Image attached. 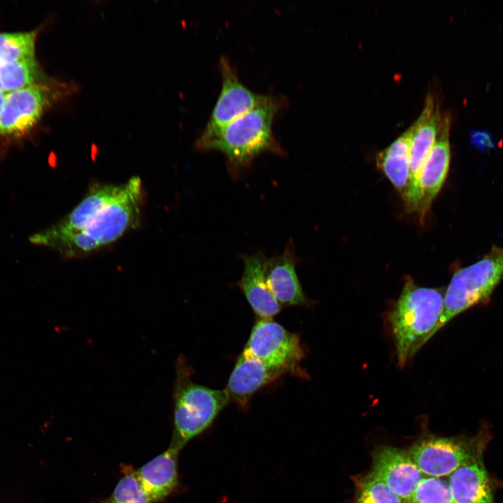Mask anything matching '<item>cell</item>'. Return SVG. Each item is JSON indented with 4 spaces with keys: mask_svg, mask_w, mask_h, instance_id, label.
I'll list each match as a JSON object with an SVG mask.
<instances>
[{
    "mask_svg": "<svg viewBox=\"0 0 503 503\" xmlns=\"http://www.w3.org/2000/svg\"><path fill=\"white\" fill-rule=\"evenodd\" d=\"M0 91H3V87L0 81Z\"/></svg>",
    "mask_w": 503,
    "mask_h": 503,
    "instance_id": "cell-26",
    "label": "cell"
},
{
    "mask_svg": "<svg viewBox=\"0 0 503 503\" xmlns=\"http://www.w3.org/2000/svg\"><path fill=\"white\" fill-rule=\"evenodd\" d=\"M123 475L116 485L108 503H151L144 491L136 472L124 465Z\"/></svg>",
    "mask_w": 503,
    "mask_h": 503,
    "instance_id": "cell-21",
    "label": "cell"
},
{
    "mask_svg": "<svg viewBox=\"0 0 503 503\" xmlns=\"http://www.w3.org/2000/svg\"><path fill=\"white\" fill-rule=\"evenodd\" d=\"M178 453L179 451L169 447L136 471L151 503L163 500L177 488Z\"/></svg>",
    "mask_w": 503,
    "mask_h": 503,
    "instance_id": "cell-16",
    "label": "cell"
},
{
    "mask_svg": "<svg viewBox=\"0 0 503 503\" xmlns=\"http://www.w3.org/2000/svg\"><path fill=\"white\" fill-rule=\"evenodd\" d=\"M296 255L291 240L284 252L265 263V278L270 291L282 306H308L306 297L296 272Z\"/></svg>",
    "mask_w": 503,
    "mask_h": 503,
    "instance_id": "cell-14",
    "label": "cell"
},
{
    "mask_svg": "<svg viewBox=\"0 0 503 503\" xmlns=\"http://www.w3.org/2000/svg\"><path fill=\"white\" fill-rule=\"evenodd\" d=\"M50 91L34 85L6 94L0 109V136L16 137L29 132L49 105Z\"/></svg>",
    "mask_w": 503,
    "mask_h": 503,
    "instance_id": "cell-10",
    "label": "cell"
},
{
    "mask_svg": "<svg viewBox=\"0 0 503 503\" xmlns=\"http://www.w3.org/2000/svg\"><path fill=\"white\" fill-rule=\"evenodd\" d=\"M192 374L191 365L180 355L175 364L173 434L169 446L177 451L208 428L230 401L225 389L198 384L193 381Z\"/></svg>",
    "mask_w": 503,
    "mask_h": 503,
    "instance_id": "cell-4",
    "label": "cell"
},
{
    "mask_svg": "<svg viewBox=\"0 0 503 503\" xmlns=\"http://www.w3.org/2000/svg\"><path fill=\"white\" fill-rule=\"evenodd\" d=\"M39 75V68L34 58L0 65V81L3 92H13L34 85Z\"/></svg>",
    "mask_w": 503,
    "mask_h": 503,
    "instance_id": "cell-19",
    "label": "cell"
},
{
    "mask_svg": "<svg viewBox=\"0 0 503 503\" xmlns=\"http://www.w3.org/2000/svg\"><path fill=\"white\" fill-rule=\"evenodd\" d=\"M222 85L206 126L196 143L211 138L230 122L264 103L270 96L254 92L243 85L228 59L221 57Z\"/></svg>",
    "mask_w": 503,
    "mask_h": 503,
    "instance_id": "cell-8",
    "label": "cell"
},
{
    "mask_svg": "<svg viewBox=\"0 0 503 503\" xmlns=\"http://www.w3.org/2000/svg\"><path fill=\"white\" fill-rule=\"evenodd\" d=\"M356 503H403L380 479L370 472L358 481Z\"/></svg>",
    "mask_w": 503,
    "mask_h": 503,
    "instance_id": "cell-22",
    "label": "cell"
},
{
    "mask_svg": "<svg viewBox=\"0 0 503 503\" xmlns=\"http://www.w3.org/2000/svg\"><path fill=\"white\" fill-rule=\"evenodd\" d=\"M143 201V188L138 176L119 184H94L71 211L29 240L66 258L89 254L137 228Z\"/></svg>",
    "mask_w": 503,
    "mask_h": 503,
    "instance_id": "cell-1",
    "label": "cell"
},
{
    "mask_svg": "<svg viewBox=\"0 0 503 503\" xmlns=\"http://www.w3.org/2000/svg\"><path fill=\"white\" fill-rule=\"evenodd\" d=\"M36 34H0V65L24 59L34 58Z\"/></svg>",
    "mask_w": 503,
    "mask_h": 503,
    "instance_id": "cell-20",
    "label": "cell"
},
{
    "mask_svg": "<svg viewBox=\"0 0 503 503\" xmlns=\"http://www.w3.org/2000/svg\"><path fill=\"white\" fill-rule=\"evenodd\" d=\"M6 94H4L3 91H0V109L4 102V99Z\"/></svg>",
    "mask_w": 503,
    "mask_h": 503,
    "instance_id": "cell-25",
    "label": "cell"
},
{
    "mask_svg": "<svg viewBox=\"0 0 503 503\" xmlns=\"http://www.w3.org/2000/svg\"><path fill=\"white\" fill-rule=\"evenodd\" d=\"M476 442L431 437L413 444L408 454L423 474L443 477L481 458V446Z\"/></svg>",
    "mask_w": 503,
    "mask_h": 503,
    "instance_id": "cell-7",
    "label": "cell"
},
{
    "mask_svg": "<svg viewBox=\"0 0 503 503\" xmlns=\"http://www.w3.org/2000/svg\"><path fill=\"white\" fill-rule=\"evenodd\" d=\"M242 352L287 373L301 374L299 364L305 351L300 337L272 319H256Z\"/></svg>",
    "mask_w": 503,
    "mask_h": 503,
    "instance_id": "cell-6",
    "label": "cell"
},
{
    "mask_svg": "<svg viewBox=\"0 0 503 503\" xmlns=\"http://www.w3.org/2000/svg\"><path fill=\"white\" fill-rule=\"evenodd\" d=\"M412 131L411 125L390 145L380 151L376 158L378 168L390 180L402 199L409 184Z\"/></svg>",
    "mask_w": 503,
    "mask_h": 503,
    "instance_id": "cell-18",
    "label": "cell"
},
{
    "mask_svg": "<svg viewBox=\"0 0 503 503\" xmlns=\"http://www.w3.org/2000/svg\"><path fill=\"white\" fill-rule=\"evenodd\" d=\"M372 469L374 475L407 502L423 477L408 453L392 446H381L375 451Z\"/></svg>",
    "mask_w": 503,
    "mask_h": 503,
    "instance_id": "cell-11",
    "label": "cell"
},
{
    "mask_svg": "<svg viewBox=\"0 0 503 503\" xmlns=\"http://www.w3.org/2000/svg\"><path fill=\"white\" fill-rule=\"evenodd\" d=\"M244 270L238 286L258 318L272 319L282 309L265 281L267 258L262 252L242 256Z\"/></svg>",
    "mask_w": 503,
    "mask_h": 503,
    "instance_id": "cell-15",
    "label": "cell"
},
{
    "mask_svg": "<svg viewBox=\"0 0 503 503\" xmlns=\"http://www.w3.org/2000/svg\"><path fill=\"white\" fill-rule=\"evenodd\" d=\"M281 106L280 100L270 96L264 103L238 117L211 138L196 143V147L201 151L222 152L229 174L238 178L261 154H284L272 129Z\"/></svg>",
    "mask_w": 503,
    "mask_h": 503,
    "instance_id": "cell-2",
    "label": "cell"
},
{
    "mask_svg": "<svg viewBox=\"0 0 503 503\" xmlns=\"http://www.w3.org/2000/svg\"><path fill=\"white\" fill-rule=\"evenodd\" d=\"M444 293L443 289L419 286L410 277L405 279L388 316L400 367L435 335Z\"/></svg>",
    "mask_w": 503,
    "mask_h": 503,
    "instance_id": "cell-3",
    "label": "cell"
},
{
    "mask_svg": "<svg viewBox=\"0 0 503 503\" xmlns=\"http://www.w3.org/2000/svg\"><path fill=\"white\" fill-rule=\"evenodd\" d=\"M481 458L450 475L448 481L453 503H494L490 480Z\"/></svg>",
    "mask_w": 503,
    "mask_h": 503,
    "instance_id": "cell-17",
    "label": "cell"
},
{
    "mask_svg": "<svg viewBox=\"0 0 503 503\" xmlns=\"http://www.w3.org/2000/svg\"><path fill=\"white\" fill-rule=\"evenodd\" d=\"M410 503H453L449 481L435 476L423 477Z\"/></svg>",
    "mask_w": 503,
    "mask_h": 503,
    "instance_id": "cell-23",
    "label": "cell"
},
{
    "mask_svg": "<svg viewBox=\"0 0 503 503\" xmlns=\"http://www.w3.org/2000/svg\"><path fill=\"white\" fill-rule=\"evenodd\" d=\"M502 279V247L493 246L481 259L455 272L445 291L435 334L457 315L486 301Z\"/></svg>",
    "mask_w": 503,
    "mask_h": 503,
    "instance_id": "cell-5",
    "label": "cell"
},
{
    "mask_svg": "<svg viewBox=\"0 0 503 503\" xmlns=\"http://www.w3.org/2000/svg\"><path fill=\"white\" fill-rule=\"evenodd\" d=\"M450 122L443 117L436 140L423 164L419 179L421 204L418 216L423 221L446 179L450 161Z\"/></svg>",
    "mask_w": 503,
    "mask_h": 503,
    "instance_id": "cell-12",
    "label": "cell"
},
{
    "mask_svg": "<svg viewBox=\"0 0 503 503\" xmlns=\"http://www.w3.org/2000/svg\"><path fill=\"white\" fill-rule=\"evenodd\" d=\"M285 374L288 373L242 352L224 389L230 401L245 409L256 391Z\"/></svg>",
    "mask_w": 503,
    "mask_h": 503,
    "instance_id": "cell-13",
    "label": "cell"
},
{
    "mask_svg": "<svg viewBox=\"0 0 503 503\" xmlns=\"http://www.w3.org/2000/svg\"><path fill=\"white\" fill-rule=\"evenodd\" d=\"M443 117L435 108L432 96H428L419 117L411 124L410 143L409 177L403 198L405 208L418 214L421 204L419 179L423 164L436 140Z\"/></svg>",
    "mask_w": 503,
    "mask_h": 503,
    "instance_id": "cell-9",
    "label": "cell"
},
{
    "mask_svg": "<svg viewBox=\"0 0 503 503\" xmlns=\"http://www.w3.org/2000/svg\"><path fill=\"white\" fill-rule=\"evenodd\" d=\"M474 140L476 143H481V145H486V146L489 144H491V138L489 134H488L486 132L479 131L476 132L475 131L474 135Z\"/></svg>",
    "mask_w": 503,
    "mask_h": 503,
    "instance_id": "cell-24",
    "label": "cell"
}]
</instances>
